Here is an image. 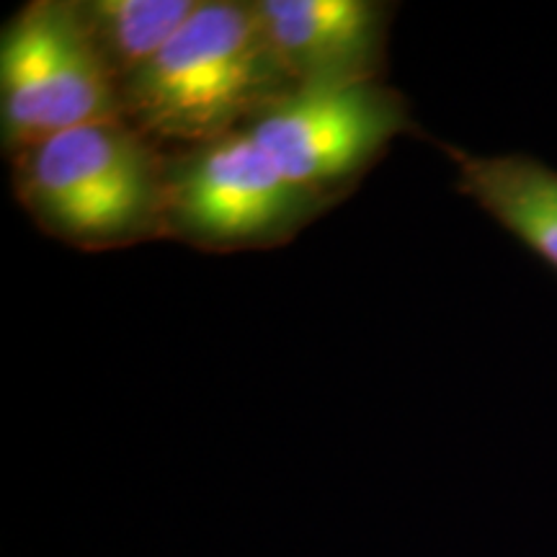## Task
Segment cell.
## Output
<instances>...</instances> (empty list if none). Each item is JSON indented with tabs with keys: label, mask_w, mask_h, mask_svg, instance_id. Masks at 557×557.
Here are the masks:
<instances>
[{
	"label": "cell",
	"mask_w": 557,
	"mask_h": 557,
	"mask_svg": "<svg viewBox=\"0 0 557 557\" xmlns=\"http://www.w3.org/2000/svg\"><path fill=\"white\" fill-rule=\"evenodd\" d=\"M295 86L256 3L199 0L169 45L122 83V116L163 150L246 129Z\"/></svg>",
	"instance_id": "obj_1"
},
{
	"label": "cell",
	"mask_w": 557,
	"mask_h": 557,
	"mask_svg": "<svg viewBox=\"0 0 557 557\" xmlns=\"http://www.w3.org/2000/svg\"><path fill=\"white\" fill-rule=\"evenodd\" d=\"M16 201L81 250L163 238L165 150L120 116L58 132L11 158Z\"/></svg>",
	"instance_id": "obj_2"
},
{
	"label": "cell",
	"mask_w": 557,
	"mask_h": 557,
	"mask_svg": "<svg viewBox=\"0 0 557 557\" xmlns=\"http://www.w3.org/2000/svg\"><path fill=\"white\" fill-rule=\"evenodd\" d=\"M331 205L278 171L246 129L165 150L163 238L212 253L274 248Z\"/></svg>",
	"instance_id": "obj_3"
},
{
	"label": "cell",
	"mask_w": 557,
	"mask_h": 557,
	"mask_svg": "<svg viewBox=\"0 0 557 557\" xmlns=\"http://www.w3.org/2000/svg\"><path fill=\"white\" fill-rule=\"evenodd\" d=\"M120 83L70 0H32L0 34V143L9 158L58 132L120 120Z\"/></svg>",
	"instance_id": "obj_4"
},
{
	"label": "cell",
	"mask_w": 557,
	"mask_h": 557,
	"mask_svg": "<svg viewBox=\"0 0 557 557\" xmlns=\"http://www.w3.org/2000/svg\"><path fill=\"white\" fill-rule=\"evenodd\" d=\"M413 129L408 101L382 81L292 88L246 127L284 176L329 205Z\"/></svg>",
	"instance_id": "obj_5"
},
{
	"label": "cell",
	"mask_w": 557,
	"mask_h": 557,
	"mask_svg": "<svg viewBox=\"0 0 557 557\" xmlns=\"http://www.w3.org/2000/svg\"><path fill=\"white\" fill-rule=\"evenodd\" d=\"M278 67L295 88L382 81L387 3L377 0H256Z\"/></svg>",
	"instance_id": "obj_6"
},
{
	"label": "cell",
	"mask_w": 557,
	"mask_h": 557,
	"mask_svg": "<svg viewBox=\"0 0 557 557\" xmlns=\"http://www.w3.org/2000/svg\"><path fill=\"white\" fill-rule=\"evenodd\" d=\"M455 165V189L475 201L521 248L557 274V171L527 152L475 156L438 145Z\"/></svg>",
	"instance_id": "obj_7"
},
{
	"label": "cell",
	"mask_w": 557,
	"mask_h": 557,
	"mask_svg": "<svg viewBox=\"0 0 557 557\" xmlns=\"http://www.w3.org/2000/svg\"><path fill=\"white\" fill-rule=\"evenodd\" d=\"M75 5L90 41L122 88L129 75L169 45L199 0H83Z\"/></svg>",
	"instance_id": "obj_8"
}]
</instances>
